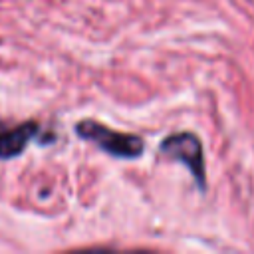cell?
Listing matches in <instances>:
<instances>
[{"mask_svg": "<svg viewBox=\"0 0 254 254\" xmlns=\"http://www.w3.org/2000/svg\"><path fill=\"white\" fill-rule=\"evenodd\" d=\"M75 131L83 139L93 141L103 151H107L115 157H121V159H135L143 153V141L137 135L113 131L97 121H79Z\"/></svg>", "mask_w": 254, "mask_h": 254, "instance_id": "1", "label": "cell"}, {"mask_svg": "<svg viewBox=\"0 0 254 254\" xmlns=\"http://www.w3.org/2000/svg\"><path fill=\"white\" fill-rule=\"evenodd\" d=\"M161 153L171 157L173 161L183 163L198 181V185L204 183V161H202V147L200 141L192 133H175L169 135L163 145Z\"/></svg>", "mask_w": 254, "mask_h": 254, "instance_id": "2", "label": "cell"}, {"mask_svg": "<svg viewBox=\"0 0 254 254\" xmlns=\"http://www.w3.org/2000/svg\"><path fill=\"white\" fill-rule=\"evenodd\" d=\"M38 133L36 123H22L16 127H0V157H16L24 151L28 141Z\"/></svg>", "mask_w": 254, "mask_h": 254, "instance_id": "3", "label": "cell"}]
</instances>
